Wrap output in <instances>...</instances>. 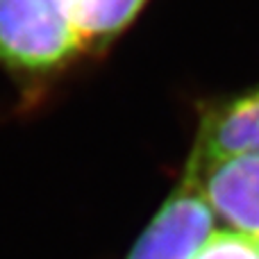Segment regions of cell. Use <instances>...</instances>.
<instances>
[{
  "label": "cell",
  "instance_id": "5b68a950",
  "mask_svg": "<svg viewBox=\"0 0 259 259\" xmlns=\"http://www.w3.org/2000/svg\"><path fill=\"white\" fill-rule=\"evenodd\" d=\"M193 259H259V239L232 230H214Z\"/></svg>",
  "mask_w": 259,
  "mask_h": 259
},
{
  "label": "cell",
  "instance_id": "277c9868",
  "mask_svg": "<svg viewBox=\"0 0 259 259\" xmlns=\"http://www.w3.org/2000/svg\"><path fill=\"white\" fill-rule=\"evenodd\" d=\"M259 150V87L202 112L187 168Z\"/></svg>",
  "mask_w": 259,
  "mask_h": 259
},
{
  "label": "cell",
  "instance_id": "6da1fadb",
  "mask_svg": "<svg viewBox=\"0 0 259 259\" xmlns=\"http://www.w3.org/2000/svg\"><path fill=\"white\" fill-rule=\"evenodd\" d=\"M148 0H0V71L34 109L48 94L103 55Z\"/></svg>",
  "mask_w": 259,
  "mask_h": 259
},
{
  "label": "cell",
  "instance_id": "3957f363",
  "mask_svg": "<svg viewBox=\"0 0 259 259\" xmlns=\"http://www.w3.org/2000/svg\"><path fill=\"white\" fill-rule=\"evenodd\" d=\"M198 184L202 198L225 230L259 239V150L216 159L184 173Z\"/></svg>",
  "mask_w": 259,
  "mask_h": 259
},
{
  "label": "cell",
  "instance_id": "7a4b0ae2",
  "mask_svg": "<svg viewBox=\"0 0 259 259\" xmlns=\"http://www.w3.org/2000/svg\"><path fill=\"white\" fill-rule=\"evenodd\" d=\"M214 221L198 184L182 175L125 259H193L214 234Z\"/></svg>",
  "mask_w": 259,
  "mask_h": 259
}]
</instances>
